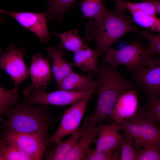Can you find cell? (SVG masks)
Here are the masks:
<instances>
[{
	"mask_svg": "<svg viewBox=\"0 0 160 160\" xmlns=\"http://www.w3.org/2000/svg\"><path fill=\"white\" fill-rule=\"evenodd\" d=\"M32 105L22 101L10 108L4 115L7 119L0 117L1 134L17 132L39 135L51 149L55 144L49 134V127L56 119L51 117L47 105Z\"/></svg>",
	"mask_w": 160,
	"mask_h": 160,
	"instance_id": "obj_1",
	"label": "cell"
},
{
	"mask_svg": "<svg viewBox=\"0 0 160 160\" xmlns=\"http://www.w3.org/2000/svg\"><path fill=\"white\" fill-rule=\"evenodd\" d=\"M117 67L104 60L99 63L95 73L98 81L97 103L90 117L96 124L103 121L112 113L119 96L124 92L135 89L138 84L127 79L119 72Z\"/></svg>",
	"mask_w": 160,
	"mask_h": 160,
	"instance_id": "obj_2",
	"label": "cell"
},
{
	"mask_svg": "<svg viewBox=\"0 0 160 160\" xmlns=\"http://www.w3.org/2000/svg\"><path fill=\"white\" fill-rule=\"evenodd\" d=\"M132 17L123 12L111 11L106 8L96 20H89L86 25L85 40H95L96 51L99 56L105 54L117 40L126 34L138 32L133 25Z\"/></svg>",
	"mask_w": 160,
	"mask_h": 160,
	"instance_id": "obj_3",
	"label": "cell"
},
{
	"mask_svg": "<svg viewBox=\"0 0 160 160\" xmlns=\"http://www.w3.org/2000/svg\"><path fill=\"white\" fill-rule=\"evenodd\" d=\"M152 55L142 41L135 40L120 49L109 48L105 53L104 60L117 67L124 65L132 73L157 64L160 57H154Z\"/></svg>",
	"mask_w": 160,
	"mask_h": 160,
	"instance_id": "obj_4",
	"label": "cell"
},
{
	"mask_svg": "<svg viewBox=\"0 0 160 160\" xmlns=\"http://www.w3.org/2000/svg\"><path fill=\"white\" fill-rule=\"evenodd\" d=\"M22 93L24 96L23 102L30 105H44L72 104L83 98H91L94 94L91 92L62 89L49 92H47L46 91H27L24 89Z\"/></svg>",
	"mask_w": 160,
	"mask_h": 160,
	"instance_id": "obj_5",
	"label": "cell"
},
{
	"mask_svg": "<svg viewBox=\"0 0 160 160\" xmlns=\"http://www.w3.org/2000/svg\"><path fill=\"white\" fill-rule=\"evenodd\" d=\"M26 52L22 47L16 48L10 45L7 47V51L0 56V68L10 76L14 81V87L19 88L20 84L29 75V69L23 59Z\"/></svg>",
	"mask_w": 160,
	"mask_h": 160,
	"instance_id": "obj_6",
	"label": "cell"
},
{
	"mask_svg": "<svg viewBox=\"0 0 160 160\" xmlns=\"http://www.w3.org/2000/svg\"><path fill=\"white\" fill-rule=\"evenodd\" d=\"M91 98L82 99L71 106L65 111L57 131L51 136L52 141L56 145L62 141V138L77 132L86 112Z\"/></svg>",
	"mask_w": 160,
	"mask_h": 160,
	"instance_id": "obj_7",
	"label": "cell"
},
{
	"mask_svg": "<svg viewBox=\"0 0 160 160\" xmlns=\"http://www.w3.org/2000/svg\"><path fill=\"white\" fill-rule=\"evenodd\" d=\"M7 143L15 146L30 156L32 160H42L46 148V143L40 136L35 135L12 132L1 134Z\"/></svg>",
	"mask_w": 160,
	"mask_h": 160,
	"instance_id": "obj_8",
	"label": "cell"
},
{
	"mask_svg": "<svg viewBox=\"0 0 160 160\" xmlns=\"http://www.w3.org/2000/svg\"><path fill=\"white\" fill-rule=\"evenodd\" d=\"M0 12L12 17L23 27L36 35L41 41H48L51 36L47 26L48 20L46 12L44 13L11 12L1 9Z\"/></svg>",
	"mask_w": 160,
	"mask_h": 160,
	"instance_id": "obj_9",
	"label": "cell"
},
{
	"mask_svg": "<svg viewBox=\"0 0 160 160\" xmlns=\"http://www.w3.org/2000/svg\"><path fill=\"white\" fill-rule=\"evenodd\" d=\"M131 81L145 92L144 99L149 102L160 97V61L155 66L132 73Z\"/></svg>",
	"mask_w": 160,
	"mask_h": 160,
	"instance_id": "obj_10",
	"label": "cell"
},
{
	"mask_svg": "<svg viewBox=\"0 0 160 160\" xmlns=\"http://www.w3.org/2000/svg\"><path fill=\"white\" fill-rule=\"evenodd\" d=\"M49 61V58H44L40 53L32 56L29 69L31 83L25 90L46 91L47 86L52 78Z\"/></svg>",
	"mask_w": 160,
	"mask_h": 160,
	"instance_id": "obj_11",
	"label": "cell"
},
{
	"mask_svg": "<svg viewBox=\"0 0 160 160\" xmlns=\"http://www.w3.org/2000/svg\"><path fill=\"white\" fill-rule=\"evenodd\" d=\"M138 107L137 93L135 89L125 91L118 98L109 118L116 124L133 116Z\"/></svg>",
	"mask_w": 160,
	"mask_h": 160,
	"instance_id": "obj_12",
	"label": "cell"
},
{
	"mask_svg": "<svg viewBox=\"0 0 160 160\" xmlns=\"http://www.w3.org/2000/svg\"><path fill=\"white\" fill-rule=\"evenodd\" d=\"M131 119L138 125L143 143H152L160 148V128L150 116L146 108L143 105L138 106L135 115Z\"/></svg>",
	"mask_w": 160,
	"mask_h": 160,
	"instance_id": "obj_13",
	"label": "cell"
},
{
	"mask_svg": "<svg viewBox=\"0 0 160 160\" xmlns=\"http://www.w3.org/2000/svg\"><path fill=\"white\" fill-rule=\"evenodd\" d=\"M98 81L91 74L86 76L72 71L58 85V89L84 92H96Z\"/></svg>",
	"mask_w": 160,
	"mask_h": 160,
	"instance_id": "obj_14",
	"label": "cell"
},
{
	"mask_svg": "<svg viewBox=\"0 0 160 160\" xmlns=\"http://www.w3.org/2000/svg\"><path fill=\"white\" fill-rule=\"evenodd\" d=\"M93 123L86 117L82 126L76 132L65 141H61L56 146L47 151L45 158L48 160H65L66 158L74 148L86 129Z\"/></svg>",
	"mask_w": 160,
	"mask_h": 160,
	"instance_id": "obj_15",
	"label": "cell"
},
{
	"mask_svg": "<svg viewBox=\"0 0 160 160\" xmlns=\"http://www.w3.org/2000/svg\"><path fill=\"white\" fill-rule=\"evenodd\" d=\"M118 125L115 123L103 125L95 143V149L100 151H108L116 149L125 136L124 133L119 132Z\"/></svg>",
	"mask_w": 160,
	"mask_h": 160,
	"instance_id": "obj_16",
	"label": "cell"
},
{
	"mask_svg": "<svg viewBox=\"0 0 160 160\" xmlns=\"http://www.w3.org/2000/svg\"><path fill=\"white\" fill-rule=\"evenodd\" d=\"M60 44L47 48L48 57L52 61V74L58 85L69 74L73 71L71 63L67 62L63 57L64 52Z\"/></svg>",
	"mask_w": 160,
	"mask_h": 160,
	"instance_id": "obj_17",
	"label": "cell"
},
{
	"mask_svg": "<svg viewBox=\"0 0 160 160\" xmlns=\"http://www.w3.org/2000/svg\"><path fill=\"white\" fill-rule=\"evenodd\" d=\"M99 56L96 50L91 48L87 44L84 45L74 52L72 66L78 68L82 71L95 73L97 70Z\"/></svg>",
	"mask_w": 160,
	"mask_h": 160,
	"instance_id": "obj_18",
	"label": "cell"
},
{
	"mask_svg": "<svg viewBox=\"0 0 160 160\" xmlns=\"http://www.w3.org/2000/svg\"><path fill=\"white\" fill-rule=\"evenodd\" d=\"M93 123L90 125L82 135L76 145L66 158L65 160H83L89 148L90 144L95 142L103 125L102 124L95 126Z\"/></svg>",
	"mask_w": 160,
	"mask_h": 160,
	"instance_id": "obj_19",
	"label": "cell"
},
{
	"mask_svg": "<svg viewBox=\"0 0 160 160\" xmlns=\"http://www.w3.org/2000/svg\"><path fill=\"white\" fill-rule=\"evenodd\" d=\"M116 3V10L122 12L127 10L131 13L141 11L155 15L157 11L154 0H142L140 2L133 3L122 0H114Z\"/></svg>",
	"mask_w": 160,
	"mask_h": 160,
	"instance_id": "obj_20",
	"label": "cell"
},
{
	"mask_svg": "<svg viewBox=\"0 0 160 160\" xmlns=\"http://www.w3.org/2000/svg\"><path fill=\"white\" fill-rule=\"evenodd\" d=\"M78 27L65 32L57 33L51 32L61 40V45L67 50L74 53L84 44L83 40L80 37L78 32Z\"/></svg>",
	"mask_w": 160,
	"mask_h": 160,
	"instance_id": "obj_21",
	"label": "cell"
},
{
	"mask_svg": "<svg viewBox=\"0 0 160 160\" xmlns=\"http://www.w3.org/2000/svg\"><path fill=\"white\" fill-rule=\"evenodd\" d=\"M76 0H47L48 8L46 12L49 20H62L64 14Z\"/></svg>",
	"mask_w": 160,
	"mask_h": 160,
	"instance_id": "obj_22",
	"label": "cell"
},
{
	"mask_svg": "<svg viewBox=\"0 0 160 160\" xmlns=\"http://www.w3.org/2000/svg\"><path fill=\"white\" fill-rule=\"evenodd\" d=\"M116 124L120 130L123 131L124 134L128 135L132 138L135 150H140L142 148L144 143L139 127L135 121L129 119L123 120Z\"/></svg>",
	"mask_w": 160,
	"mask_h": 160,
	"instance_id": "obj_23",
	"label": "cell"
},
{
	"mask_svg": "<svg viewBox=\"0 0 160 160\" xmlns=\"http://www.w3.org/2000/svg\"><path fill=\"white\" fill-rule=\"evenodd\" d=\"M131 13L134 22L149 30L160 33V19L155 15L141 11Z\"/></svg>",
	"mask_w": 160,
	"mask_h": 160,
	"instance_id": "obj_24",
	"label": "cell"
},
{
	"mask_svg": "<svg viewBox=\"0 0 160 160\" xmlns=\"http://www.w3.org/2000/svg\"><path fill=\"white\" fill-rule=\"evenodd\" d=\"M103 0H83L80 3L81 11L85 17L98 20L105 9Z\"/></svg>",
	"mask_w": 160,
	"mask_h": 160,
	"instance_id": "obj_25",
	"label": "cell"
},
{
	"mask_svg": "<svg viewBox=\"0 0 160 160\" xmlns=\"http://www.w3.org/2000/svg\"><path fill=\"white\" fill-rule=\"evenodd\" d=\"M0 160H31L32 159L28 155L2 139L0 140Z\"/></svg>",
	"mask_w": 160,
	"mask_h": 160,
	"instance_id": "obj_26",
	"label": "cell"
},
{
	"mask_svg": "<svg viewBox=\"0 0 160 160\" xmlns=\"http://www.w3.org/2000/svg\"><path fill=\"white\" fill-rule=\"evenodd\" d=\"M19 88L8 89L0 86V113L4 115L9 109L18 103Z\"/></svg>",
	"mask_w": 160,
	"mask_h": 160,
	"instance_id": "obj_27",
	"label": "cell"
},
{
	"mask_svg": "<svg viewBox=\"0 0 160 160\" xmlns=\"http://www.w3.org/2000/svg\"><path fill=\"white\" fill-rule=\"evenodd\" d=\"M136 160H160V152L153 143H144L142 148L135 150Z\"/></svg>",
	"mask_w": 160,
	"mask_h": 160,
	"instance_id": "obj_28",
	"label": "cell"
},
{
	"mask_svg": "<svg viewBox=\"0 0 160 160\" xmlns=\"http://www.w3.org/2000/svg\"><path fill=\"white\" fill-rule=\"evenodd\" d=\"M121 154L120 160H136L135 150L133 146V140L129 135L125 134L121 143Z\"/></svg>",
	"mask_w": 160,
	"mask_h": 160,
	"instance_id": "obj_29",
	"label": "cell"
},
{
	"mask_svg": "<svg viewBox=\"0 0 160 160\" xmlns=\"http://www.w3.org/2000/svg\"><path fill=\"white\" fill-rule=\"evenodd\" d=\"M141 35L145 36L148 42L147 49L150 54H160V34L156 35L144 30L140 32Z\"/></svg>",
	"mask_w": 160,
	"mask_h": 160,
	"instance_id": "obj_30",
	"label": "cell"
},
{
	"mask_svg": "<svg viewBox=\"0 0 160 160\" xmlns=\"http://www.w3.org/2000/svg\"><path fill=\"white\" fill-rule=\"evenodd\" d=\"M113 151H100L89 148L84 156L83 160H111Z\"/></svg>",
	"mask_w": 160,
	"mask_h": 160,
	"instance_id": "obj_31",
	"label": "cell"
},
{
	"mask_svg": "<svg viewBox=\"0 0 160 160\" xmlns=\"http://www.w3.org/2000/svg\"><path fill=\"white\" fill-rule=\"evenodd\" d=\"M144 105L154 121L160 126V97Z\"/></svg>",
	"mask_w": 160,
	"mask_h": 160,
	"instance_id": "obj_32",
	"label": "cell"
},
{
	"mask_svg": "<svg viewBox=\"0 0 160 160\" xmlns=\"http://www.w3.org/2000/svg\"><path fill=\"white\" fill-rule=\"evenodd\" d=\"M121 154L120 144L117 148L114 150L111 160H120Z\"/></svg>",
	"mask_w": 160,
	"mask_h": 160,
	"instance_id": "obj_33",
	"label": "cell"
},
{
	"mask_svg": "<svg viewBox=\"0 0 160 160\" xmlns=\"http://www.w3.org/2000/svg\"><path fill=\"white\" fill-rule=\"evenodd\" d=\"M156 7L157 12L160 14V1L159 0H154Z\"/></svg>",
	"mask_w": 160,
	"mask_h": 160,
	"instance_id": "obj_34",
	"label": "cell"
},
{
	"mask_svg": "<svg viewBox=\"0 0 160 160\" xmlns=\"http://www.w3.org/2000/svg\"><path fill=\"white\" fill-rule=\"evenodd\" d=\"M159 151H160V149H159Z\"/></svg>",
	"mask_w": 160,
	"mask_h": 160,
	"instance_id": "obj_35",
	"label": "cell"
}]
</instances>
